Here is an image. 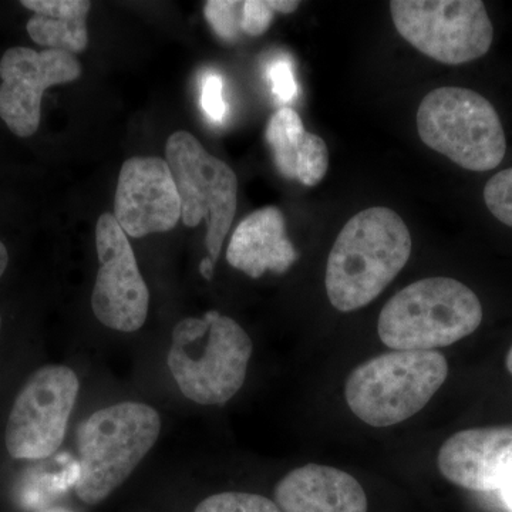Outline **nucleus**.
I'll return each instance as SVG.
<instances>
[{
    "mask_svg": "<svg viewBox=\"0 0 512 512\" xmlns=\"http://www.w3.org/2000/svg\"><path fill=\"white\" fill-rule=\"evenodd\" d=\"M410 255L412 235L396 211H360L340 231L329 254L325 284L333 308H365L392 284Z\"/></svg>",
    "mask_w": 512,
    "mask_h": 512,
    "instance_id": "obj_1",
    "label": "nucleus"
},
{
    "mask_svg": "<svg viewBox=\"0 0 512 512\" xmlns=\"http://www.w3.org/2000/svg\"><path fill=\"white\" fill-rule=\"evenodd\" d=\"M252 340L218 311L187 318L173 330L168 367L181 393L202 406H222L244 386Z\"/></svg>",
    "mask_w": 512,
    "mask_h": 512,
    "instance_id": "obj_2",
    "label": "nucleus"
},
{
    "mask_svg": "<svg viewBox=\"0 0 512 512\" xmlns=\"http://www.w3.org/2000/svg\"><path fill=\"white\" fill-rule=\"evenodd\" d=\"M161 417L144 403L124 402L97 410L77 430V497L96 505L110 497L157 443Z\"/></svg>",
    "mask_w": 512,
    "mask_h": 512,
    "instance_id": "obj_3",
    "label": "nucleus"
},
{
    "mask_svg": "<svg viewBox=\"0 0 512 512\" xmlns=\"http://www.w3.org/2000/svg\"><path fill=\"white\" fill-rule=\"evenodd\" d=\"M483 306L476 293L453 278L413 282L383 306L377 333L387 348H446L476 332Z\"/></svg>",
    "mask_w": 512,
    "mask_h": 512,
    "instance_id": "obj_4",
    "label": "nucleus"
},
{
    "mask_svg": "<svg viewBox=\"0 0 512 512\" xmlns=\"http://www.w3.org/2000/svg\"><path fill=\"white\" fill-rule=\"evenodd\" d=\"M447 376V359L437 350H394L353 369L346 403L369 426H396L424 409Z\"/></svg>",
    "mask_w": 512,
    "mask_h": 512,
    "instance_id": "obj_5",
    "label": "nucleus"
},
{
    "mask_svg": "<svg viewBox=\"0 0 512 512\" xmlns=\"http://www.w3.org/2000/svg\"><path fill=\"white\" fill-rule=\"evenodd\" d=\"M417 130L431 150L477 173L494 170L507 151L493 104L464 87H439L427 94L417 110Z\"/></svg>",
    "mask_w": 512,
    "mask_h": 512,
    "instance_id": "obj_6",
    "label": "nucleus"
},
{
    "mask_svg": "<svg viewBox=\"0 0 512 512\" xmlns=\"http://www.w3.org/2000/svg\"><path fill=\"white\" fill-rule=\"evenodd\" d=\"M165 161L180 194L181 220L187 227L207 221L205 245L217 262L237 212V175L187 131H175L168 138Z\"/></svg>",
    "mask_w": 512,
    "mask_h": 512,
    "instance_id": "obj_7",
    "label": "nucleus"
},
{
    "mask_svg": "<svg viewBox=\"0 0 512 512\" xmlns=\"http://www.w3.org/2000/svg\"><path fill=\"white\" fill-rule=\"evenodd\" d=\"M397 32L423 55L457 66L487 55L494 29L480 0H393Z\"/></svg>",
    "mask_w": 512,
    "mask_h": 512,
    "instance_id": "obj_8",
    "label": "nucleus"
},
{
    "mask_svg": "<svg viewBox=\"0 0 512 512\" xmlns=\"http://www.w3.org/2000/svg\"><path fill=\"white\" fill-rule=\"evenodd\" d=\"M79 377L70 367L36 370L20 390L6 424V448L16 460H42L62 446L79 396Z\"/></svg>",
    "mask_w": 512,
    "mask_h": 512,
    "instance_id": "obj_9",
    "label": "nucleus"
},
{
    "mask_svg": "<svg viewBox=\"0 0 512 512\" xmlns=\"http://www.w3.org/2000/svg\"><path fill=\"white\" fill-rule=\"evenodd\" d=\"M96 248L100 268L92 293L94 315L117 332H137L147 320L150 292L127 234L110 212L97 221Z\"/></svg>",
    "mask_w": 512,
    "mask_h": 512,
    "instance_id": "obj_10",
    "label": "nucleus"
},
{
    "mask_svg": "<svg viewBox=\"0 0 512 512\" xmlns=\"http://www.w3.org/2000/svg\"><path fill=\"white\" fill-rule=\"evenodd\" d=\"M82 74L79 60L60 50L12 47L0 59V119L15 136L36 133L47 89L72 83Z\"/></svg>",
    "mask_w": 512,
    "mask_h": 512,
    "instance_id": "obj_11",
    "label": "nucleus"
},
{
    "mask_svg": "<svg viewBox=\"0 0 512 512\" xmlns=\"http://www.w3.org/2000/svg\"><path fill=\"white\" fill-rule=\"evenodd\" d=\"M113 217L134 238L175 228L181 220V200L167 161L128 158L120 170Z\"/></svg>",
    "mask_w": 512,
    "mask_h": 512,
    "instance_id": "obj_12",
    "label": "nucleus"
},
{
    "mask_svg": "<svg viewBox=\"0 0 512 512\" xmlns=\"http://www.w3.org/2000/svg\"><path fill=\"white\" fill-rule=\"evenodd\" d=\"M441 476L470 491H498L512 471V424L468 429L441 446Z\"/></svg>",
    "mask_w": 512,
    "mask_h": 512,
    "instance_id": "obj_13",
    "label": "nucleus"
},
{
    "mask_svg": "<svg viewBox=\"0 0 512 512\" xmlns=\"http://www.w3.org/2000/svg\"><path fill=\"white\" fill-rule=\"evenodd\" d=\"M282 512H367V497L355 477L339 468L306 464L275 488Z\"/></svg>",
    "mask_w": 512,
    "mask_h": 512,
    "instance_id": "obj_14",
    "label": "nucleus"
},
{
    "mask_svg": "<svg viewBox=\"0 0 512 512\" xmlns=\"http://www.w3.org/2000/svg\"><path fill=\"white\" fill-rule=\"evenodd\" d=\"M227 261L254 279L268 271H288L298 261V252L286 237L282 211L276 207L261 208L239 222L229 241Z\"/></svg>",
    "mask_w": 512,
    "mask_h": 512,
    "instance_id": "obj_15",
    "label": "nucleus"
},
{
    "mask_svg": "<svg viewBox=\"0 0 512 512\" xmlns=\"http://www.w3.org/2000/svg\"><path fill=\"white\" fill-rule=\"evenodd\" d=\"M266 141L279 173L306 187H315L329 168V150L325 140L309 133L301 116L289 107L276 111L266 127Z\"/></svg>",
    "mask_w": 512,
    "mask_h": 512,
    "instance_id": "obj_16",
    "label": "nucleus"
},
{
    "mask_svg": "<svg viewBox=\"0 0 512 512\" xmlns=\"http://www.w3.org/2000/svg\"><path fill=\"white\" fill-rule=\"evenodd\" d=\"M23 8L35 13L26 30L36 45L46 50L83 52L89 43L87 13L92 3L86 0H22Z\"/></svg>",
    "mask_w": 512,
    "mask_h": 512,
    "instance_id": "obj_17",
    "label": "nucleus"
},
{
    "mask_svg": "<svg viewBox=\"0 0 512 512\" xmlns=\"http://www.w3.org/2000/svg\"><path fill=\"white\" fill-rule=\"evenodd\" d=\"M194 512H282L274 501L264 495L221 493L205 498Z\"/></svg>",
    "mask_w": 512,
    "mask_h": 512,
    "instance_id": "obj_18",
    "label": "nucleus"
},
{
    "mask_svg": "<svg viewBox=\"0 0 512 512\" xmlns=\"http://www.w3.org/2000/svg\"><path fill=\"white\" fill-rule=\"evenodd\" d=\"M242 8L244 2L210 0L205 3L204 13L215 35L227 42H234L242 32Z\"/></svg>",
    "mask_w": 512,
    "mask_h": 512,
    "instance_id": "obj_19",
    "label": "nucleus"
},
{
    "mask_svg": "<svg viewBox=\"0 0 512 512\" xmlns=\"http://www.w3.org/2000/svg\"><path fill=\"white\" fill-rule=\"evenodd\" d=\"M484 202L498 221L512 228V167L490 178L484 188Z\"/></svg>",
    "mask_w": 512,
    "mask_h": 512,
    "instance_id": "obj_20",
    "label": "nucleus"
},
{
    "mask_svg": "<svg viewBox=\"0 0 512 512\" xmlns=\"http://www.w3.org/2000/svg\"><path fill=\"white\" fill-rule=\"evenodd\" d=\"M266 77L271 83L272 94L279 103H291L298 96V83L293 72V63L286 57H279L269 63Z\"/></svg>",
    "mask_w": 512,
    "mask_h": 512,
    "instance_id": "obj_21",
    "label": "nucleus"
},
{
    "mask_svg": "<svg viewBox=\"0 0 512 512\" xmlns=\"http://www.w3.org/2000/svg\"><path fill=\"white\" fill-rule=\"evenodd\" d=\"M201 104L205 116L220 124L228 114V104L224 100V82L217 73H207L202 79Z\"/></svg>",
    "mask_w": 512,
    "mask_h": 512,
    "instance_id": "obj_22",
    "label": "nucleus"
},
{
    "mask_svg": "<svg viewBox=\"0 0 512 512\" xmlns=\"http://www.w3.org/2000/svg\"><path fill=\"white\" fill-rule=\"evenodd\" d=\"M274 9L269 0H248L242 8V33L249 36L264 35L274 22Z\"/></svg>",
    "mask_w": 512,
    "mask_h": 512,
    "instance_id": "obj_23",
    "label": "nucleus"
},
{
    "mask_svg": "<svg viewBox=\"0 0 512 512\" xmlns=\"http://www.w3.org/2000/svg\"><path fill=\"white\" fill-rule=\"evenodd\" d=\"M269 6L274 9V12L279 13H293L298 9L299 2H293V0H269Z\"/></svg>",
    "mask_w": 512,
    "mask_h": 512,
    "instance_id": "obj_24",
    "label": "nucleus"
},
{
    "mask_svg": "<svg viewBox=\"0 0 512 512\" xmlns=\"http://www.w3.org/2000/svg\"><path fill=\"white\" fill-rule=\"evenodd\" d=\"M498 491H500L501 498H503L505 508L512 512V471L508 474V477L505 478L503 485H501Z\"/></svg>",
    "mask_w": 512,
    "mask_h": 512,
    "instance_id": "obj_25",
    "label": "nucleus"
},
{
    "mask_svg": "<svg viewBox=\"0 0 512 512\" xmlns=\"http://www.w3.org/2000/svg\"><path fill=\"white\" fill-rule=\"evenodd\" d=\"M200 274L202 278L207 279V281H211L212 276H214V262H212L211 258H204L200 264Z\"/></svg>",
    "mask_w": 512,
    "mask_h": 512,
    "instance_id": "obj_26",
    "label": "nucleus"
},
{
    "mask_svg": "<svg viewBox=\"0 0 512 512\" xmlns=\"http://www.w3.org/2000/svg\"><path fill=\"white\" fill-rule=\"evenodd\" d=\"M9 265V252L6 249L5 244L0 241V278L5 274L6 268Z\"/></svg>",
    "mask_w": 512,
    "mask_h": 512,
    "instance_id": "obj_27",
    "label": "nucleus"
},
{
    "mask_svg": "<svg viewBox=\"0 0 512 512\" xmlns=\"http://www.w3.org/2000/svg\"><path fill=\"white\" fill-rule=\"evenodd\" d=\"M505 363H507L508 372L512 375V346L510 352H508L507 359H505Z\"/></svg>",
    "mask_w": 512,
    "mask_h": 512,
    "instance_id": "obj_28",
    "label": "nucleus"
},
{
    "mask_svg": "<svg viewBox=\"0 0 512 512\" xmlns=\"http://www.w3.org/2000/svg\"><path fill=\"white\" fill-rule=\"evenodd\" d=\"M0 326H2V316H0Z\"/></svg>",
    "mask_w": 512,
    "mask_h": 512,
    "instance_id": "obj_29",
    "label": "nucleus"
}]
</instances>
